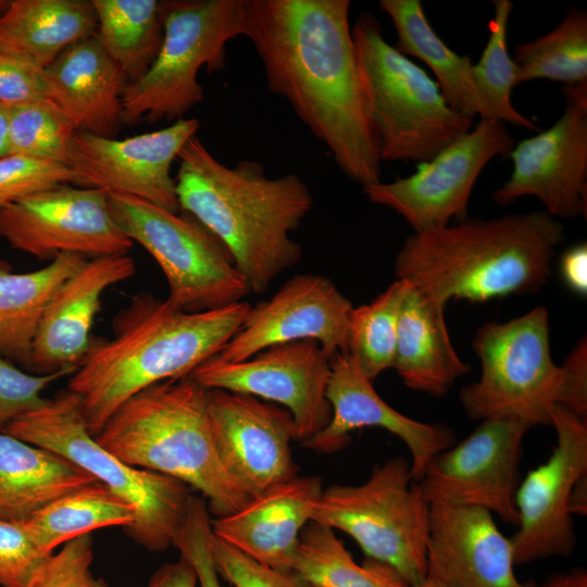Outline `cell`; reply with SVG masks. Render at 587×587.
<instances>
[{
    "mask_svg": "<svg viewBox=\"0 0 587 587\" xmlns=\"http://www.w3.org/2000/svg\"><path fill=\"white\" fill-rule=\"evenodd\" d=\"M93 544L90 534L78 536L50 554L24 587H109L93 576L90 565Z\"/></svg>",
    "mask_w": 587,
    "mask_h": 587,
    "instance_id": "obj_39",
    "label": "cell"
},
{
    "mask_svg": "<svg viewBox=\"0 0 587 587\" xmlns=\"http://www.w3.org/2000/svg\"><path fill=\"white\" fill-rule=\"evenodd\" d=\"M136 508L101 482L77 488L20 523L47 554L60 545L93 530L133 526Z\"/></svg>",
    "mask_w": 587,
    "mask_h": 587,
    "instance_id": "obj_31",
    "label": "cell"
},
{
    "mask_svg": "<svg viewBox=\"0 0 587 587\" xmlns=\"http://www.w3.org/2000/svg\"><path fill=\"white\" fill-rule=\"evenodd\" d=\"M210 546L218 576L233 587H317L294 571H278L250 559L213 533Z\"/></svg>",
    "mask_w": 587,
    "mask_h": 587,
    "instance_id": "obj_40",
    "label": "cell"
},
{
    "mask_svg": "<svg viewBox=\"0 0 587 587\" xmlns=\"http://www.w3.org/2000/svg\"><path fill=\"white\" fill-rule=\"evenodd\" d=\"M76 130L48 98L10 108L11 153L51 161L70 167Z\"/></svg>",
    "mask_w": 587,
    "mask_h": 587,
    "instance_id": "obj_37",
    "label": "cell"
},
{
    "mask_svg": "<svg viewBox=\"0 0 587 587\" xmlns=\"http://www.w3.org/2000/svg\"><path fill=\"white\" fill-rule=\"evenodd\" d=\"M88 259L62 253L47 266L14 273L0 262V354L29 370L32 346L41 315L62 283Z\"/></svg>",
    "mask_w": 587,
    "mask_h": 587,
    "instance_id": "obj_30",
    "label": "cell"
},
{
    "mask_svg": "<svg viewBox=\"0 0 587 587\" xmlns=\"http://www.w3.org/2000/svg\"><path fill=\"white\" fill-rule=\"evenodd\" d=\"M49 555L34 542L20 523L0 519L1 587H24Z\"/></svg>",
    "mask_w": 587,
    "mask_h": 587,
    "instance_id": "obj_43",
    "label": "cell"
},
{
    "mask_svg": "<svg viewBox=\"0 0 587 587\" xmlns=\"http://www.w3.org/2000/svg\"><path fill=\"white\" fill-rule=\"evenodd\" d=\"M538 587H587V573L580 567L555 573Z\"/></svg>",
    "mask_w": 587,
    "mask_h": 587,
    "instance_id": "obj_48",
    "label": "cell"
},
{
    "mask_svg": "<svg viewBox=\"0 0 587 587\" xmlns=\"http://www.w3.org/2000/svg\"><path fill=\"white\" fill-rule=\"evenodd\" d=\"M198 577L192 565L183 557L165 563L151 576L147 587H197Z\"/></svg>",
    "mask_w": 587,
    "mask_h": 587,
    "instance_id": "obj_47",
    "label": "cell"
},
{
    "mask_svg": "<svg viewBox=\"0 0 587 587\" xmlns=\"http://www.w3.org/2000/svg\"><path fill=\"white\" fill-rule=\"evenodd\" d=\"M445 307L407 283L392 367L408 388L433 397L445 396L459 377L471 371L452 346Z\"/></svg>",
    "mask_w": 587,
    "mask_h": 587,
    "instance_id": "obj_26",
    "label": "cell"
},
{
    "mask_svg": "<svg viewBox=\"0 0 587 587\" xmlns=\"http://www.w3.org/2000/svg\"><path fill=\"white\" fill-rule=\"evenodd\" d=\"M128 254L88 259L66 278L45 309L32 346L35 374L75 371L88 352L91 328L104 291L135 273Z\"/></svg>",
    "mask_w": 587,
    "mask_h": 587,
    "instance_id": "obj_23",
    "label": "cell"
},
{
    "mask_svg": "<svg viewBox=\"0 0 587 587\" xmlns=\"http://www.w3.org/2000/svg\"><path fill=\"white\" fill-rule=\"evenodd\" d=\"M349 10V0H246L242 36L260 58L270 90L364 188L382 182L383 161Z\"/></svg>",
    "mask_w": 587,
    "mask_h": 587,
    "instance_id": "obj_1",
    "label": "cell"
},
{
    "mask_svg": "<svg viewBox=\"0 0 587 587\" xmlns=\"http://www.w3.org/2000/svg\"><path fill=\"white\" fill-rule=\"evenodd\" d=\"M515 141L507 124L482 118L476 126L420 163L412 175L363 188L366 198L401 215L414 234L439 229L451 220L467 218L470 197L476 179L497 155H508Z\"/></svg>",
    "mask_w": 587,
    "mask_h": 587,
    "instance_id": "obj_12",
    "label": "cell"
},
{
    "mask_svg": "<svg viewBox=\"0 0 587 587\" xmlns=\"http://www.w3.org/2000/svg\"><path fill=\"white\" fill-rule=\"evenodd\" d=\"M560 271L564 284L575 294H587V246L578 243L561 257Z\"/></svg>",
    "mask_w": 587,
    "mask_h": 587,
    "instance_id": "obj_46",
    "label": "cell"
},
{
    "mask_svg": "<svg viewBox=\"0 0 587 587\" xmlns=\"http://www.w3.org/2000/svg\"><path fill=\"white\" fill-rule=\"evenodd\" d=\"M429 507L410 460L396 457L376 465L363 484L323 489L311 522L348 534L366 558L414 587L427 577Z\"/></svg>",
    "mask_w": 587,
    "mask_h": 587,
    "instance_id": "obj_9",
    "label": "cell"
},
{
    "mask_svg": "<svg viewBox=\"0 0 587 587\" xmlns=\"http://www.w3.org/2000/svg\"><path fill=\"white\" fill-rule=\"evenodd\" d=\"M208 410L218 460L249 498L298 476L290 444V413L240 392L208 389Z\"/></svg>",
    "mask_w": 587,
    "mask_h": 587,
    "instance_id": "obj_19",
    "label": "cell"
},
{
    "mask_svg": "<svg viewBox=\"0 0 587 587\" xmlns=\"http://www.w3.org/2000/svg\"><path fill=\"white\" fill-rule=\"evenodd\" d=\"M246 0L163 1L160 51L122 96V123H174L204 99L198 73L222 71L227 43L242 36Z\"/></svg>",
    "mask_w": 587,
    "mask_h": 587,
    "instance_id": "obj_8",
    "label": "cell"
},
{
    "mask_svg": "<svg viewBox=\"0 0 587 587\" xmlns=\"http://www.w3.org/2000/svg\"><path fill=\"white\" fill-rule=\"evenodd\" d=\"M163 1L91 0L95 34L118 65L127 84L141 78L154 62L163 40Z\"/></svg>",
    "mask_w": 587,
    "mask_h": 587,
    "instance_id": "obj_32",
    "label": "cell"
},
{
    "mask_svg": "<svg viewBox=\"0 0 587 587\" xmlns=\"http://www.w3.org/2000/svg\"><path fill=\"white\" fill-rule=\"evenodd\" d=\"M326 397L332 408L330 420L301 444L308 449L336 452L349 444L353 430L380 427L404 442L411 455L413 480L419 482L430 459L455 444V434L448 425L413 420L386 403L349 353L330 359Z\"/></svg>",
    "mask_w": 587,
    "mask_h": 587,
    "instance_id": "obj_21",
    "label": "cell"
},
{
    "mask_svg": "<svg viewBox=\"0 0 587 587\" xmlns=\"http://www.w3.org/2000/svg\"><path fill=\"white\" fill-rule=\"evenodd\" d=\"M1 432L66 458L132 503L137 517L125 530L143 548L162 551L173 546L187 516L191 488L167 475L132 466L100 446L70 390L47 399Z\"/></svg>",
    "mask_w": 587,
    "mask_h": 587,
    "instance_id": "obj_6",
    "label": "cell"
},
{
    "mask_svg": "<svg viewBox=\"0 0 587 587\" xmlns=\"http://www.w3.org/2000/svg\"><path fill=\"white\" fill-rule=\"evenodd\" d=\"M351 33L382 161L427 162L474 126L422 67L386 41L374 15L362 13Z\"/></svg>",
    "mask_w": 587,
    "mask_h": 587,
    "instance_id": "obj_7",
    "label": "cell"
},
{
    "mask_svg": "<svg viewBox=\"0 0 587 587\" xmlns=\"http://www.w3.org/2000/svg\"><path fill=\"white\" fill-rule=\"evenodd\" d=\"M292 571L317 587H412L383 562L357 563L332 528L314 522L300 534Z\"/></svg>",
    "mask_w": 587,
    "mask_h": 587,
    "instance_id": "obj_33",
    "label": "cell"
},
{
    "mask_svg": "<svg viewBox=\"0 0 587 587\" xmlns=\"http://www.w3.org/2000/svg\"><path fill=\"white\" fill-rule=\"evenodd\" d=\"M73 372L66 370L45 375L30 374L0 354V429L45 404L47 399L41 397L43 389Z\"/></svg>",
    "mask_w": 587,
    "mask_h": 587,
    "instance_id": "obj_41",
    "label": "cell"
},
{
    "mask_svg": "<svg viewBox=\"0 0 587 587\" xmlns=\"http://www.w3.org/2000/svg\"><path fill=\"white\" fill-rule=\"evenodd\" d=\"M66 458L0 432V519L22 523L55 499L91 483Z\"/></svg>",
    "mask_w": 587,
    "mask_h": 587,
    "instance_id": "obj_27",
    "label": "cell"
},
{
    "mask_svg": "<svg viewBox=\"0 0 587 587\" xmlns=\"http://www.w3.org/2000/svg\"><path fill=\"white\" fill-rule=\"evenodd\" d=\"M110 213L133 241L155 260L168 286L167 300L185 312H204L250 294L224 245L188 214L108 192Z\"/></svg>",
    "mask_w": 587,
    "mask_h": 587,
    "instance_id": "obj_11",
    "label": "cell"
},
{
    "mask_svg": "<svg viewBox=\"0 0 587 587\" xmlns=\"http://www.w3.org/2000/svg\"><path fill=\"white\" fill-rule=\"evenodd\" d=\"M323 491L319 476H297L251 498L238 511L211 520L212 533L250 559L291 572L302 529Z\"/></svg>",
    "mask_w": 587,
    "mask_h": 587,
    "instance_id": "obj_24",
    "label": "cell"
},
{
    "mask_svg": "<svg viewBox=\"0 0 587 587\" xmlns=\"http://www.w3.org/2000/svg\"><path fill=\"white\" fill-rule=\"evenodd\" d=\"M250 308L242 300L191 313L149 292L134 296L114 315L113 337L92 339L67 384L91 435L135 394L187 376L217 354L238 333Z\"/></svg>",
    "mask_w": 587,
    "mask_h": 587,
    "instance_id": "obj_3",
    "label": "cell"
},
{
    "mask_svg": "<svg viewBox=\"0 0 587 587\" xmlns=\"http://www.w3.org/2000/svg\"><path fill=\"white\" fill-rule=\"evenodd\" d=\"M414 587H450L448 584L442 582L441 579L427 574V577L417 586Z\"/></svg>",
    "mask_w": 587,
    "mask_h": 587,
    "instance_id": "obj_50",
    "label": "cell"
},
{
    "mask_svg": "<svg viewBox=\"0 0 587 587\" xmlns=\"http://www.w3.org/2000/svg\"><path fill=\"white\" fill-rule=\"evenodd\" d=\"M472 347L482 374L459 394L467 419L512 416L532 426L550 425L563 370L551 357L548 310L536 307L505 323L488 322L477 329Z\"/></svg>",
    "mask_w": 587,
    "mask_h": 587,
    "instance_id": "obj_10",
    "label": "cell"
},
{
    "mask_svg": "<svg viewBox=\"0 0 587 587\" xmlns=\"http://www.w3.org/2000/svg\"><path fill=\"white\" fill-rule=\"evenodd\" d=\"M211 534L208 504L202 498L192 495L187 516L173 547L192 565L200 587H221L211 553Z\"/></svg>",
    "mask_w": 587,
    "mask_h": 587,
    "instance_id": "obj_42",
    "label": "cell"
},
{
    "mask_svg": "<svg viewBox=\"0 0 587 587\" xmlns=\"http://www.w3.org/2000/svg\"><path fill=\"white\" fill-rule=\"evenodd\" d=\"M74 182V173L63 164L10 153L0 158V208Z\"/></svg>",
    "mask_w": 587,
    "mask_h": 587,
    "instance_id": "obj_38",
    "label": "cell"
},
{
    "mask_svg": "<svg viewBox=\"0 0 587 587\" xmlns=\"http://www.w3.org/2000/svg\"><path fill=\"white\" fill-rule=\"evenodd\" d=\"M549 415L557 444L521 480L515 496L519 524L510 538L515 566L567 558L576 547L571 502L575 486L587 477V422L558 404Z\"/></svg>",
    "mask_w": 587,
    "mask_h": 587,
    "instance_id": "obj_14",
    "label": "cell"
},
{
    "mask_svg": "<svg viewBox=\"0 0 587 587\" xmlns=\"http://www.w3.org/2000/svg\"><path fill=\"white\" fill-rule=\"evenodd\" d=\"M96 28L91 1L13 0L0 16V52L45 70Z\"/></svg>",
    "mask_w": 587,
    "mask_h": 587,
    "instance_id": "obj_28",
    "label": "cell"
},
{
    "mask_svg": "<svg viewBox=\"0 0 587 587\" xmlns=\"http://www.w3.org/2000/svg\"><path fill=\"white\" fill-rule=\"evenodd\" d=\"M563 385L558 405L587 419V346L582 339L561 365Z\"/></svg>",
    "mask_w": 587,
    "mask_h": 587,
    "instance_id": "obj_45",
    "label": "cell"
},
{
    "mask_svg": "<svg viewBox=\"0 0 587 587\" xmlns=\"http://www.w3.org/2000/svg\"><path fill=\"white\" fill-rule=\"evenodd\" d=\"M199 127V120L185 117L165 128L124 139L76 133L70 164L74 184L132 196L180 213L171 167Z\"/></svg>",
    "mask_w": 587,
    "mask_h": 587,
    "instance_id": "obj_18",
    "label": "cell"
},
{
    "mask_svg": "<svg viewBox=\"0 0 587 587\" xmlns=\"http://www.w3.org/2000/svg\"><path fill=\"white\" fill-rule=\"evenodd\" d=\"M516 83L547 78L575 85L587 83V13L571 9L546 35L514 48Z\"/></svg>",
    "mask_w": 587,
    "mask_h": 587,
    "instance_id": "obj_34",
    "label": "cell"
},
{
    "mask_svg": "<svg viewBox=\"0 0 587 587\" xmlns=\"http://www.w3.org/2000/svg\"><path fill=\"white\" fill-rule=\"evenodd\" d=\"M565 107L548 129L514 145L513 170L492 198L507 205L532 196L553 217H576L587 209V83L564 85Z\"/></svg>",
    "mask_w": 587,
    "mask_h": 587,
    "instance_id": "obj_17",
    "label": "cell"
},
{
    "mask_svg": "<svg viewBox=\"0 0 587 587\" xmlns=\"http://www.w3.org/2000/svg\"><path fill=\"white\" fill-rule=\"evenodd\" d=\"M47 98L45 70L0 52V102L18 105Z\"/></svg>",
    "mask_w": 587,
    "mask_h": 587,
    "instance_id": "obj_44",
    "label": "cell"
},
{
    "mask_svg": "<svg viewBox=\"0 0 587 587\" xmlns=\"http://www.w3.org/2000/svg\"><path fill=\"white\" fill-rule=\"evenodd\" d=\"M330 359L311 339L271 346L240 362L212 357L188 376L207 389H222L276 402L290 413L301 444L329 422L326 397Z\"/></svg>",
    "mask_w": 587,
    "mask_h": 587,
    "instance_id": "obj_16",
    "label": "cell"
},
{
    "mask_svg": "<svg viewBox=\"0 0 587 587\" xmlns=\"http://www.w3.org/2000/svg\"><path fill=\"white\" fill-rule=\"evenodd\" d=\"M0 237L49 262L62 253L87 259L128 254L134 245L110 213L108 191L71 184L1 207Z\"/></svg>",
    "mask_w": 587,
    "mask_h": 587,
    "instance_id": "obj_15",
    "label": "cell"
},
{
    "mask_svg": "<svg viewBox=\"0 0 587 587\" xmlns=\"http://www.w3.org/2000/svg\"><path fill=\"white\" fill-rule=\"evenodd\" d=\"M427 560L450 587H538L516 577L511 539L477 507L430 502Z\"/></svg>",
    "mask_w": 587,
    "mask_h": 587,
    "instance_id": "obj_22",
    "label": "cell"
},
{
    "mask_svg": "<svg viewBox=\"0 0 587 587\" xmlns=\"http://www.w3.org/2000/svg\"><path fill=\"white\" fill-rule=\"evenodd\" d=\"M10 108L11 105L0 102V158L11 153L9 136Z\"/></svg>",
    "mask_w": 587,
    "mask_h": 587,
    "instance_id": "obj_49",
    "label": "cell"
},
{
    "mask_svg": "<svg viewBox=\"0 0 587 587\" xmlns=\"http://www.w3.org/2000/svg\"><path fill=\"white\" fill-rule=\"evenodd\" d=\"M47 98L70 120L76 133L114 138L122 123L127 85L118 65L96 35L66 48L45 68Z\"/></svg>",
    "mask_w": 587,
    "mask_h": 587,
    "instance_id": "obj_25",
    "label": "cell"
},
{
    "mask_svg": "<svg viewBox=\"0 0 587 587\" xmlns=\"http://www.w3.org/2000/svg\"><path fill=\"white\" fill-rule=\"evenodd\" d=\"M405 288L407 283L397 279L370 303L353 308L350 313L348 353L372 382L394 365Z\"/></svg>",
    "mask_w": 587,
    "mask_h": 587,
    "instance_id": "obj_35",
    "label": "cell"
},
{
    "mask_svg": "<svg viewBox=\"0 0 587 587\" xmlns=\"http://www.w3.org/2000/svg\"><path fill=\"white\" fill-rule=\"evenodd\" d=\"M175 177L180 211L226 248L252 294H262L302 258L290 234L313 207L310 187L297 174L268 177L261 162L227 166L196 135L180 149Z\"/></svg>",
    "mask_w": 587,
    "mask_h": 587,
    "instance_id": "obj_2",
    "label": "cell"
},
{
    "mask_svg": "<svg viewBox=\"0 0 587 587\" xmlns=\"http://www.w3.org/2000/svg\"><path fill=\"white\" fill-rule=\"evenodd\" d=\"M93 437L123 462L199 490L217 517L238 511L251 499L222 466L211 430L208 389L188 375L135 394Z\"/></svg>",
    "mask_w": 587,
    "mask_h": 587,
    "instance_id": "obj_5",
    "label": "cell"
},
{
    "mask_svg": "<svg viewBox=\"0 0 587 587\" xmlns=\"http://www.w3.org/2000/svg\"><path fill=\"white\" fill-rule=\"evenodd\" d=\"M380 10L391 20L400 53L415 57L437 78L448 105L471 120L492 118L473 78V64L466 55L449 48L430 26L421 0H380Z\"/></svg>",
    "mask_w": 587,
    "mask_h": 587,
    "instance_id": "obj_29",
    "label": "cell"
},
{
    "mask_svg": "<svg viewBox=\"0 0 587 587\" xmlns=\"http://www.w3.org/2000/svg\"><path fill=\"white\" fill-rule=\"evenodd\" d=\"M532 427L512 416L482 420L470 436L427 463L417 482L427 501L482 508L517 526L520 464Z\"/></svg>",
    "mask_w": 587,
    "mask_h": 587,
    "instance_id": "obj_13",
    "label": "cell"
},
{
    "mask_svg": "<svg viewBox=\"0 0 587 587\" xmlns=\"http://www.w3.org/2000/svg\"><path fill=\"white\" fill-rule=\"evenodd\" d=\"M353 305L334 282L321 274H298L270 299L251 305L240 329L217 353L240 362L274 345L311 339L329 358L348 353Z\"/></svg>",
    "mask_w": 587,
    "mask_h": 587,
    "instance_id": "obj_20",
    "label": "cell"
},
{
    "mask_svg": "<svg viewBox=\"0 0 587 587\" xmlns=\"http://www.w3.org/2000/svg\"><path fill=\"white\" fill-rule=\"evenodd\" d=\"M489 38L479 61L473 64L475 86L487 104L491 117L504 124L539 132V126L521 114L512 104L516 83V65L509 53L508 26L513 10L510 0H494Z\"/></svg>",
    "mask_w": 587,
    "mask_h": 587,
    "instance_id": "obj_36",
    "label": "cell"
},
{
    "mask_svg": "<svg viewBox=\"0 0 587 587\" xmlns=\"http://www.w3.org/2000/svg\"><path fill=\"white\" fill-rule=\"evenodd\" d=\"M564 226L546 211L498 218H466L457 225L409 236L395 272L421 294L486 302L537 292L551 275L554 249Z\"/></svg>",
    "mask_w": 587,
    "mask_h": 587,
    "instance_id": "obj_4",
    "label": "cell"
}]
</instances>
